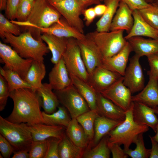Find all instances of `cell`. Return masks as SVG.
Masks as SVG:
<instances>
[{
    "label": "cell",
    "mask_w": 158,
    "mask_h": 158,
    "mask_svg": "<svg viewBox=\"0 0 158 158\" xmlns=\"http://www.w3.org/2000/svg\"><path fill=\"white\" fill-rule=\"evenodd\" d=\"M31 0L32 1H34L35 0Z\"/></svg>",
    "instance_id": "94428289"
},
{
    "label": "cell",
    "mask_w": 158,
    "mask_h": 158,
    "mask_svg": "<svg viewBox=\"0 0 158 158\" xmlns=\"http://www.w3.org/2000/svg\"><path fill=\"white\" fill-rule=\"evenodd\" d=\"M85 21V25L89 26L97 16L94 8L85 9L83 12Z\"/></svg>",
    "instance_id": "681fc988"
},
{
    "label": "cell",
    "mask_w": 158,
    "mask_h": 158,
    "mask_svg": "<svg viewBox=\"0 0 158 158\" xmlns=\"http://www.w3.org/2000/svg\"><path fill=\"white\" fill-rule=\"evenodd\" d=\"M0 57L4 66L17 73L24 80L33 61L22 57L11 47L1 41Z\"/></svg>",
    "instance_id": "30bf717a"
},
{
    "label": "cell",
    "mask_w": 158,
    "mask_h": 158,
    "mask_svg": "<svg viewBox=\"0 0 158 158\" xmlns=\"http://www.w3.org/2000/svg\"><path fill=\"white\" fill-rule=\"evenodd\" d=\"M4 42L10 44L22 57L43 62L44 56L49 51L47 45L42 39L37 40L28 31L18 36L6 33Z\"/></svg>",
    "instance_id": "3957f363"
},
{
    "label": "cell",
    "mask_w": 158,
    "mask_h": 158,
    "mask_svg": "<svg viewBox=\"0 0 158 158\" xmlns=\"http://www.w3.org/2000/svg\"><path fill=\"white\" fill-rule=\"evenodd\" d=\"M49 83L54 90H63L72 84L71 80L62 57L48 75Z\"/></svg>",
    "instance_id": "e0dca14e"
},
{
    "label": "cell",
    "mask_w": 158,
    "mask_h": 158,
    "mask_svg": "<svg viewBox=\"0 0 158 158\" xmlns=\"http://www.w3.org/2000/svg\"><path fill=\"white\" fill-rule=\"evenodd\" d=\"M132 102L142 103L151 107L158 106V80L149 76L146 86L138 94L131 97Z\"/></svg>",
    "instance_id": "ffe728a7"
},
{
    "label": "cell",
    "mask_w": 158,
    "mask_h": 158,
    "mask_svg": "<svg viewBox=\"0 0 158 158\" xmlns=\"http://www.w3.org/2000/svg\"><path fill=\"white\" fill-rule=\"evenodd\" d=\"M122 76L102 67L96 68L89 75L87 83L97 92H101L110 86Z\"/></svg>",
    "instance_id": "5bb4252c"
},
{
    "label": "cell",
    "mask_w": 158,
    "mask_h": 158,
    "mask_svg": "<svg viewBox=\"0 0 158 158\" xmlns=\"http://www.w3.org/2000/svg\"><path fill=\"white\" fill-rule=\"evenodd\" d=\"M0 73L8 84L10 92L23 88H31L30 85L17 73L8 69L5 66L0 67Z\"/></svg>",
    "instance_id": "836d02e7"
},
{
    "label": "cell",
    "mask_w": 158,
    "mask_h": 158,
    "mask_svg": "<svg viewBox=\"0 0 158 158\" xmlns=\"http://www.w3.org/2000/svg\"><path fill=\"white\" fill-rule=\"evenodd\" d=\"M68 23L84 34V25L80 18L85 9L77 0H47Z\"/></svg>",
    "instance_id": "9c48e42d"
},
{
    "label": "cell",
    "mask_w": 158,
    "mask_h": 158,
    "mask_svg": "<svg viewBox=\"0 0 158 158\" xmlns=\"http://www.w3.org/2000/svg\"><path fill=\"white\" fill-rule=\"evenodd\" d=\"M152 144L150 158H158V142L150 135H149Z\"/></svg>",
    "instance_id": "f907efd6"
},
{
    "label": "cell",
    "mask_w": 158,
    "mask_h": 158,
    "mask_svg": "<svg viewBox=\"0 0 158 158\" xmlns=\"http://www.w3.org/2000/svg\"><path fill=\"white\" fill-rule=\"evenodd\" d=\"M108 145L111 152L112 153L113 158H127L128 156L126 154L124 149L120 147L119 145L111 143L109 141Z\"/></svg>",
    "instance_id": "c3c4849f"
},
{
    "label": "cell",
    "mask_w": 158,
    "mask_h": 158,
    "mask_svg": "<svg viewBox=\"0 0 158 158\" xmlns=\"http://www.w3.org/2000/svg\"><path fill=\"white\" fill-rule=\"evenodd\" d=\"M85 9L88 6L93 4H101V0H77Z\"/></svg>",
    "instance_id": "f5cc1de1"
},
{
    "label": "cell",
    "mask_w": 158,
    "mask_h": 158,
    "mask_svg": "<svg viewBox=\"0 0 158 158\" xmlns=\"http://www.w3.org/2000/svg\"><path fill=\"white\" fill-rule=\"evenodd\" d=\"M153 2L155 3L158 7V0H154Z\"/></svg>",
    "instance_id": "680465c9"
},
{
    "label": "cell",
    "mask_w": 158,
    "mask_h": 158,
    "mask_svg": "<svg viewBox=\"0 0 158 158\" xmlns=\"http://www.w3.org/2000/svg\"><path fill=\"white\" fill-rule=\"evenodd\" d=\"M127 41L133 51L140 57L158 53V39L136 36L130 38Z\"/></svg>",
    "instance_id": "cb8c5ba5"
},
{
    "label": "cell",
    "mask_w": 158,
    "mask_h": 158,
    "mask_svg": "<svg viewBox=\"0 0 158 158\" xmlns=\"http://www.w3.org/2000/svg\"><path fill=\"white\" fill-rule=\"evenodd\" d=\"M156 134L153 136V138L158 142V126H157L156 132Z\"/></svg>",
    "instance_id": "9f6ffc18"
},
{
    "label": "cell",
    "mask_w": 158,
    "mask_h": 158,
    "mask_svg": "<svg viewBox=\"0 0 158 158\" xmlns=\"http://www.w3.org/2000/svg\"><path fill=\"white\" fill-rule=\"evenodd\" d=\"M138 11L146 22L158 30V7L155 3H150L149 6Z\"/></svg>",
    "instance_id": "74e56055"
},
{
    "label": "cell",
    "mask_w": 158,
    "mask_h": 158,
    "mask_svg": "<svg viewBox=\"0 0 158 158\" xmlns=\"http://www.w3.org/2000/svg\"><path fill=\"white\" fill-rule=\"evenodd\" d=\"M0 151L4 158H9L14 150L7 139L0 134Z\"/></svg>",
    "instance_id": "f6af8a7d"
},
{
    "label": "cell",
    "mask_w": 158,
    "mask_h": 158,
    "mask_svg": "<svg viewBox=\"0 0 158 158\" xmlns=\"http://www.w3.org/2000/svg\"><path fill=\"white\" fill-rule=\"evenodd\" d=\"M49 84L42 83L36 92L38 95L41 106L46 113L51 114L56 111L59 106L58 98Z\"/></svg>",
    "instance_id": "484cf974"
},
{
    "label": "cell",
    "mask_w": 158,
    "mask_h": 158,
    "mask_svg": "<svg viewBox=\"0 0 158 158\" xmlns=\"http://www.w3.org/2000/svg\"><path fill=\"white\" fill-rule=\"evenodd\" d=\"M123 121L113 120L99 115L95 121L94 137L90 145L92 144L89 146L97 145L103 137Z\"/></svg>",
    "instance_id": "4316f807"
},
{
    "label": "cell",
    "mask_w": 158,
    "mask_h": 158,
    "mask_svg": "<svg viewBox=\"0 0 158 158\" xmlns=\"http://www.w3.org/2000/svg\"><path fill=\"white\" fill-rule=\"evenodd\" d=\"M27 127L31 133L33 141L44 140L51 138L62 139L66 134L65 127L61 126L38 123L31 126L27 124Z\"/></svg>",
    "instance_id": "ac0fdd59"
},
{
    "label": "cell",
    "mask_w": 158,
    "mask_h": 158,
    "mask_svg": "<svg viewBox=\"0 0 158 158\" xmlns=\"http://www.w3.org/2000/svg\"><path fill=\"white\" fill-rule=\"evenodd\" d=\"M123 77L105 90L100 92L104 97L112 102L124 111L131 107L132 93L123 83Z\"/></svg>",
    "instance_id": "4fadbf2b"
},
{
    "label": "cell",
    "mask_w": 158,
    "mask_h": 158,
    "mask_svg": "<svg viewBox=\"0 0 158 158\" xmlns=\"http://www.w3.org/2000/svg\"><path fill=\"white\" fill-rule=\"evenodd\" d=\"M61 23H55L48 28H39L37 32L39 35L41 33H46L56 36L66 38H73L80 40L85 37V35L70 25L64 19H61Z\"/></svg>",
    "instance_id": "7402d4cb"
},
{
    "label": "cell",
    "mask_w": 158,
    "mask_h": 158,
    "mask_svg": "<svg viewBox=\"0 0 158 158\" xmlns=\"http://www.w3.org/2000/svg\"><path fill=\"white\" fill-rule=\"evenodd\" d=\"M0 133L11 144L14 151L23 150L29 151L33 141L26 123H13L0 116Z\"/></svg>",
    "instance_id": "5b68a950"
},
{
    "label": "cell",
    "mask_w": 158,
    "mask_h": 158,
    "mask_svg": "<svg viewBox=\"0 0 158 158\" xmlns=\"http://www.w3.org/2000/svg\"><path fill=\"white\" fill-rule=\"evenodd\" d=\"M132 49L127 41L123 49L116 55L110 57L103 59V67L123 76Z\"/></svg>",
    "instance_id": "2e32d148"
},
{
    "label": "cell",
    "mask_w": 158,
    "mask_h": 158,
    "mask_svg": "<svg viewBox=\"0 0 158 158\" xmlns=\"http://www.w3.org/2000/svg\"><path fill=\"white\" fill-rule=\"evenodd\" d=\"M34 1L31 0H20L16 12V19L18 22L26 21L32 8Z\"/></svg>",
    "instance_id": "60d3db41"
},
{
    "label": "cell",
    "mask_w": 158,
    "mask_h": 158,
    "mask_svg": "<svg viewBox=\"0 0 158 158\" xmlns=\"http://www.w3.org/2000/svg\"><path fill=\"white\" fill-rule=\"evenodd\" d=\"M69 76L72 84L85 99L90 110L97 112L96 102L97 92L87 83L80 78L72 75Z\"/></svg>",
    "instance_id": "f1b7e54d"
},
{
    "label": "cell",
    "mask_w": 158,
    "mask_h": 158,
    "mask_svg": "<svg viewBox=\"0 0 158 158\" xmlns=\"http://www.w3.org/2000/svg\"><path fill=\"white\" fill-rule=\"evenodd\" d=\"M133 11L125 3L120 1L111 23L110 31L122 30L128 33L133 24Z\"/></svg>",
    "instance_id": "44dd1931"
},
{
    "label": "cell",
    "mask_w": 158,
    "mask_h": 158,
    "mask_svg": "<svg viewBox=\"0 0 158 158\" xmlns=\"http://www.w3.org/2000/svg\"><path fill=\"white\" fill-rule=\"evenodd\" d=\"M20 0H8L5 11L7 18L9 20L16 19V10Z\"/></svg>",
    "instance_id": "bcb514c9"
},
{
    "label": "cell",
    "mask_w": 158,
    "mask_h": 158,
    "mask_svg": "<svg viewBox=\"0 0 158 158\" xmlns=\"http://www.w3.org/2000/svg\"><path fill=\"white\" fill-rule=\"evenodd\" d=\"M55 112L48 114L42 111L44 124L51 126H61L66 128L71 118L67 109L63 106H59Z\"/></svg>",
    "instance_id": "1f68e13d"
},
{
    "label": "cell",
    "mask_w": 158,
    "mask_h": 158,
    "mask_svg": "<svg viewBox=\"0 0 158 158\" xmlns=\"http://www.w3.org/2000/svg\"><path fill=\"white\" fill-rule=\"evenodd\" d=\"M132 116L134 121L138 124L146 125L156 133L158 126V107H151L142 103L133 102Z\"/></svg>",
    "instance_id": "9a60e30c"
},
{
    "label": "cell",
    "mask_w": 158,
    "mask_h": 158,
    "mask_svg": "<svg viewBox=\"0 0 158 158\" xmlns=\"http://www.w3.org/2000/svg\"><path fill=\"white\" fill-rule=\"evenodd\" d=\"M147 2L149 3H153L154 0H145Z\"/></svg>",
    "instance_id": "6f0895ef"
},
{
    "label": "cell",
    "mask_w": 158,
    "mask_h": 158,
    "mask_svg": "<svg viewBox=\"0 0 158 158\" xmlns=\"http://www.w3.org/2000/svg\"><path fill=\"white\" fill-rule=\"evenodd\" d=\"M9 97L13 101V107L11 114L6 118L7 120L29 126L44 123L40 99L36 91L31 88L20 89L10 92Z\"/></svg>",
    "instance_id": "6da1fadb"
},
{
    "label": "cell",
    "mask_w": 158,
    "mask_h": 158,
    "mask_svg": "<svg viewBox=\"0 0 158 158\" xmlns=\"http://www.w3.org/2000/svg\"><path fill=\"white\" fill-rule=\"evenodd\" d=\"M125 3L132 10H139L149 6L150 3L145 0H120Z\"/></svg>",
    "instance_id": "7dc6e473"
},
{
    "label": "cell",
    "mask_w": 158,
    "mask_h": 158,
    "mask_svg": "<svg viewBox=\"0 0 158 158\" xmlns=\"http://www.w3.org/2000/svg\"><path fill=\"white\" fill-rule=\"evenodd\" d=\"M0 158H4L3 157L2 155L1 154H0Z\"/></svg>",
    "instance_id": "91938a15"
},
{
    "label": "cell",
    "mask_w": 158,
    "mask_h": 158,
    "mask_svg": "<svg viewBox=\"0 0 158 158\" xmlns=\"http://www.w3.org/2000/svg\"><path fill=\"white\" fill-rule=\"evenodd\" d=\"M104 0H101V2L103 1Z\"/></svg>",
    "instance_id": "6125c7cd"
},
{
    "label": "cell",
    "mask_w": 158,
    "mask_h": 158,
    "mask_svg": "<svg viewBox=\"0 0 158 158\" xmlns=\"http://www.w3.org/2000/svg\"><path fill=\"white\" fill-rule=\"evenodd\" d=\"M49 145L45 158H59V145L61 139L56 138L49 139Z\"/></svg>",
    "instance_id": "7bdbcfd3"
},
{
    "label": "cell",
    "mask_w": 158,
    "mask_h": 158,
    "mask_svg": "<svg viewBox=\"0 0 158 158\" xmlns=\"http://www.w3.org/2000/svg\"><path fill=\"white\" fill-rule=\"evenodd\" d=\"M140 57L135 54L130 59L123 77V84L132 94L141 91L144 87L145 78L139 62Z\"/></svg>",
    "instance_id": "7c38bea8"
},
{
    "label": "cell",
    "mask_w": 158,
    "mask_h": 158,
    "mask_svg": "<svg viewBox=\"0 0 158 158\" xmlns=\"http://www.w3.org/2000/svg\"><path fill=\"white\" fill-rule=\"evenodd\" d=\"M77 41L83 61L90 75L96 68L102 66L103 57L97 46L87 34L84 38L77 40Z\"/></svg>",
    "instance_id": "8fae6325"
},
{
    "label": "cell",
    "mask_w": 158,
    "mask_h": 158,
    "mask_svg": "<svg viewBox=\"0 0 158 158\" xmlns=\"http://www.w3.org/2000/svg\"><path fill=\"white\" fill-rule=\"evenodd\" d=\"M46 73V67L44 62L33 60L24 80L30 85L33 90L36 91L41 87L42 80Z\"/></svg>",
    "instance_id": "f546056e"
},
{
    "label": "cell",
    "mask_w": 158,
    "mask_h": 158,
    "mask_svg": "<svg viewBox=\"0 0 158 158\" xmlns=\"http://www.w3.org/2000/svg\"><path fill=\"white\" fill-rule=\"evenodd\" d=\"M62 57L69 75L76 76L87 83L89 74L76 39L67 38L66 48Z\"/></svg>",
    "instance_id": "52a82bcc"
},
{
    "label": "cell",
    "mask_w": 158,
    "mask_h": 158,
    "mask_svg": "<svg viewBox=\"0 0 158 158\" xmlns=\"http://www.w3.org/2000/svg\"><path fill=\"white\" fill-rule=\"evenodd\" d=\"M66 128V134L75 145L85 150L88 147L90 141L76 118H72Z\"/></svg>",
    "instance_id": "83f0119b"
},
{
    "label": "cell",
    "mask_w": 158,
    "mask_h": 158,
    "mask_svg": "<svg viewBox=\"0 0 158 158\" xmlns=\"http://www.w3.org/2000/svg\"><path fill=\"white\" fill-rule=\"evenodd\" d=\"M143 133L140 134L137 137L135 144V148L132 150L130 148L124 150L125 153L132 158H148L149 157L151 149H147L145 147L143 137Z\"/></svg>",
    "instance_id": "8d00e7d4"
},
{
    "label": "cell",
    "mask_w": 158,
    "mask_h": 158,
    "mask_svg": "<svg viewBox=\"0 0 158 158\" xmlns=\"http://www.w3.org/2000/svg\"><path fill=\"white\" fill-rule=\"evenodd\" d=\"M19 26L12 23L1 13H0V36L4 38V34L8 33L18 36L21 34Z\"/></svg>",
    "instance_id": "f35d334b"
},
{
    "label": "cell",
    "mask_w": 158,
    "mask_h": 158,
    "mask_svg": "<svg viewBox=\"0 0 158 158\" xmlns=\"http://www.w3.org/2000/svg\"><path fill=\"white\" fill-rule=\"evenodd\" d=\"M61 15L47 0H35L32 11L26 21H10L19 26L26 27L33 36H34L35 38L36 35V39L39 40L41 38L38 34L37 29L48 28L55 23H61Z\"/></svg>",
    "instance_id": "7a4b0ae2"
},
{
    "label": "cell",
    "mask_w": 158,
    "mask_h": 158,
    "mask_svg": "<svg viewBox=\"0 0 158 158\" xmlns=\"http://www.w3.org/2000/svg\"><path fill=\"white\" fill-rule=\"evenodd\" d=\"M108 134L103 137L94 147L85 150L82 158H109L110 151L108 145Z\"/></svg>",
    "instance_id": "e575fe53"
},
{
    "label": "cell",
    "mask_w": 158,
    "mask_h": 158,
    "mask_svg": "<svg viewBox=\"0 0 158 158\" xmlns=\"http://www.w3.org/2000/svg\"><path fill=\"white\" fill-rule=\"evenodd\" d=\"M110 31L99 32L96 30L87 34L97 46L103 59L116 54L127 41L123 36V30Z\"/></svg>",
    "instance_id": "8992f818"
},
{
    "label": "cell",
    "mask_w": 158,
    "mask_h": 158,
    "mask_svg": "<svg viewBox=\"0 0 158 158\" xmlns=\"http://www.w3.org/2000/svg\"><path fill=\"white\" fill-rule=\"evenodd\" d=\"M41 38L47 44L51 51V62L54 64H56L62 58L66 49L67 38L59 37L46 33H42Z\"/></svg>",
    "instance_id": "d4e9b609"
},
{
    "label": "cell",
    "mask_w": 158,
    "mask_h": 158,
    "mask_svg": "<svg viewBox=\"0 0 158 158\" xmlns=\"http://www.w3.org/2000/svg\"><path fill=\"white\" fill-rule=\"evenodd\" d=\"M12 158H30L29 151L25 150L14 151Z\"/></svg>",
    "instance_id": "816d5d0a"
},
{
    "label": "cell",
    "mask_w": 158,
    "mask_h": 158,
    "mask_svg": "<svg viewBox=\"0 0 158 158\" xmlns=\"http://www.w3.org/2000/svg\"><path fill=\"white\" fill-rule=\"evenodd\" d=\"M8 0H0V10H5Z\"/></svg>",
    "instance_id": "11a10c76"
},
{
    "label": "cell",
    "mask_w": 158,
    "mask_h": 158,
    "mask_svg": "<svg viewBox=\"0 0 158 158\" xmlns=\"http://www.w3.org/2000/svg\"><path fill=\"white\" fill-rule=\"evenodd\" d=\"M99 115L97 111L90 110L76 118L90 141V144L92 142L94 135L95 121Z\"/></svg>",
    "instance_id": "d590c367"
},
{
    "label": "cell",
    "mask_w": 158,
    "mask_h": 158,
    "mask_svg": "<svg viewBox=\"0 0 158 158\" xmlns=\"http://www.w3.org/2000/svg\"><path fill=\"white\" fill-rule=\"evenodd\" d=\"M10 91L7 82L4 78L0 74V111L5 108Z\"/></svg>",
    "instance_id": "b9f144b4"
},
{
    "label": "cell",
    "mask_w": 158,
    "mask_h": 158,
    "mask_svg": "<svg viewBox=\"0 0 158 158\" xmlns=\"http://www.w3.org/2000/svg\"><path fill=\"white\" fill-rule=\"evenodd\" d=\"M150 67L147 72L149 76L158 80V53L147 56Z\"/></svg>",
    "instance_id": "ee69618b"
},
{
    "label": "cell",
    "mask_w": 158,
    "mask_h": 158,
    "mask_svg": "<svg viewBox=\"0 0 158 158\" xmlns=\"http://www.w3.org/2000/svg\"><path fill=\"white\" fill-rule=\"evenodd\" d=\"M85 149L75 145L68 138L66 133L59 145V158H81Z\"/></svg>",
    "instance_id": "d6a6232c"
},
{
    "label": "cell",
    "mask_w": 158,
    "mask_h": 158,
    "mask_svg": "<svg viewBox=\"0 0 158 158\" xmlns=\"http://www.w3.org/2000/svg\"><path fill=\"white\" fill-rule=\"evenodd\" d=\"M96 105L97 111L99 115L113 120L121 121L125 120L126 111L100 92L97 93Z\"/></svg>",
    "instance_id": "603a6c76"
},
{
    "label": "cell",
    "mask_w": 158,
    "mask_h": 158,
    "mask_svg": "<svg viewBox=\"0 0 158 158\" xmlns=\"http://www.w3.org/2000/svg\"><path fill=\"white\" fill-rule=\"evenodd\" d=\"M132 14L133 24L130 31L124 37L127 40L130 38L136 36L158 39V30L154 28L146 22L138 10L133 11Z\"/></svg>",
    "instance_id": "d6986e66"
},
{
    "label": "cell",
    "mask_w": 158,
    "mask_h": 158,
    "mask_svg": "<svg viewBox=\"0 0 158 158\" xmlns=\"http://www.w3.org/2000/svg\"><path fill=\"white\" fill-rule=\"evenodd\" d=\"M107 9L96 23V31L99 32L110 31L113 19L118 7L120 0H104Z\"/></svg>",
    "instance_id": "4dcf8cb0"
},
{
    "label": "cell",
    "mask_w": 158,
    "mask_h": 158,
    "mask_svg": "<svg viewBox=\"0 0 158 158\" xmlns=\"http://www.w3.org/2000/svg\"><path fill=\"white\" fill-rule=\"evenodd\" d=\"M49 145V139L33 141L29 151L30 158H45Z\"/></svg>",
    "instance_id": "ab89813d"
},
{
    "label": "cell",
    "mask_w": 158,
    "mask_h": 158,
    "mask_svg": "<svg viewBox=\"0 0 158 158\" xmlns=\"http://www.w3.org/2000/svg\"><path fill=\"white\" fill-rule=\"evenodd\" d=\"M97 16H102L105 12L107 9V6L101 4L97 5L94 8Z\"/></svg>",
    "instance_id": "db71d44e"
},
{
    "label": "cell",
    "mask_w": 158,
    "mask_h": 158,
    "mask_svg": "<svg viewBox=\"0 0 158 158\" xmlns=\"http://www.w3.org/2000/svg\"><path fill=\"white\" fill-rule=\"evenodd\" d=\"M133 102L126 113V118L121 124L108 134L109 141L111 143L123 145L124 150L129 149L131 144L135 143L138 135L147 131L149 127L137 124L134 122L132 116Z\"/></svg>",
    "instance_id": "277c9868"
},
{
    "label": "cell",
    "mask_w": 158,
    "mask_h": 158,
    "mask_svg": "<svg viewBox=\"0 0 158 158\" xmlns=\"http://www.w3.org/2000/svg\"><path fill=\"white\" fill-rule=\"evenodd\" d=\"M59 102L67 110L71 118L90 110L86 101L72 84L60 90H54Z\"/></svg>",
    "instance_id": "ba28073f"
}]
</instances>
